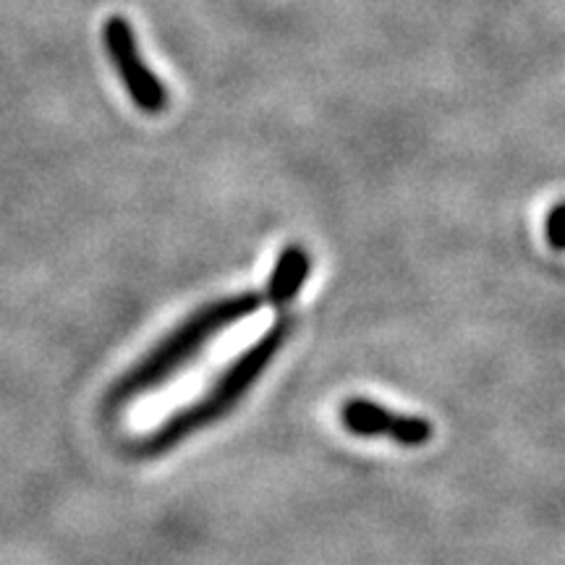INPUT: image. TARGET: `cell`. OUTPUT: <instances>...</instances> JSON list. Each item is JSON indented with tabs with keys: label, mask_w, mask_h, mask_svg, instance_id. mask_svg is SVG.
Listing matches in <instances>:
<instances>
[{
	"label": "cell",
	"mask_w": 565,
	"mask_h": 565,
	"mask_svg": "<svg viewBox=\"0 0 565 565\" xmlns=\"http://www.w3.org/2000/svg\"><path fill=\"white\" fill-rule=\"evenodd\" d=\"M563 217H565V207L563 204H555L547 215V236L553 249H563Z\"/></svg>",
	"instance_id": "8992f818"
},
{
	"label": "cell",
	"mask_w": 565,
	"mask_h": 565,
	"mask_svg": "<svg viewBox=\"0 0 565 565\" xmlns=\"http://www.w3.org/2000/svg\"><path fill=\"white\" fill-rule=\"evenodd\" d=\"M286 315L288 312H282L280 320L275 322L273 328L252 345V349H246L242 356H238L236 362L221 374V380L212 385L210 393H204L196 404L183 408V412L173 414L171 419L160 424L152 435L141 437V443L137 445V454L160 456L166 454V450L175 448L181 440H186L189 435L200 433V429L210 427V424H215L217 419H223V416L228 414L238 401H242V395L257 383L259 374L273 364L275 353L280 351L282 343H286L288 328H291V322H288Z\"/></svg>",
	"instance_id": "7a4b0ae2"
},
{
	"label": "cell",
	"mask_w": 565,
	"mask_h": 565,
	"mask_svg": "<svg viewBox=\"0 0 565 565\" xmlns=\"http://www.w3.org/2000/svg\"><path fill=\"white\" fill-rule=\"evenodd\" d=\"M343 427L356 437H377L387 435L406 448H419L433 437V424L424 416L395 414L391 408L372 404L366 398H351L343 404L341 412Z\"/></svg>",
	"instance_id": "277c9868"
},
{
	"label": "cell",
	"mask_w": 565,
	"mask_h": 565,
	"mask_svg": "<svg viewBox=\"0 0 565 565\" xmlns=\"http://www.w3.org/2000/svg\"><path fill=\"white\" fill-rule=\"evenodd\" d=\"M105 42H108L113 63H116L118 74H121L126 89H129L137 108L145 113H160L166 108V89H162L158 76L141 63L129 21H124L121 17H113L108 24H105Z\"/></svg>",
	"instance_id": "3957f363"
},
{
	"label": "cell",
	"mask_w": 565,
	"mask_h": 565,
	"mask_svg": "<svg viewBox=\"0 0 565 565\" xmlns=\"http://www.w3.org/2000/svg\"><path fill=\"white\" fill-rule=\"evenodd\" d=\"M309 270H312V259H309V252L303 249L301 244H288L286 249L280 252L278 263L273 267L270 280L265 286V303L280 309V315L286 312L288 303L296 301V296L303 288V282L309 278Z\"/></svg>",
	"instance_id": "5b68a950"
},
{
	"label": "cell",
	"mask_w": 565,
	"mask_h": 565,
	"mask_svg": "<svg viewBox=\"0 0 565 565\" xmlns=\"http://www.w3.org/2000/svg\"><path fill=\"white\" fill-rule=\"evenodd\" d=\"M265 303L263 294H236L225 296V299L204 303L202 309L183 320L171 335H166L154 349L141 359L139 364H134L129 372L110 387L108 404L113 408H121L131 401H137L139 395L154 391V387L166 385L181 366H186L192 359L207 345L212 338L221 333L223 328L246 320L254 312H259Z\"/></svg>",
	"instance_id": "6da1fadb"
}]
</instances>
